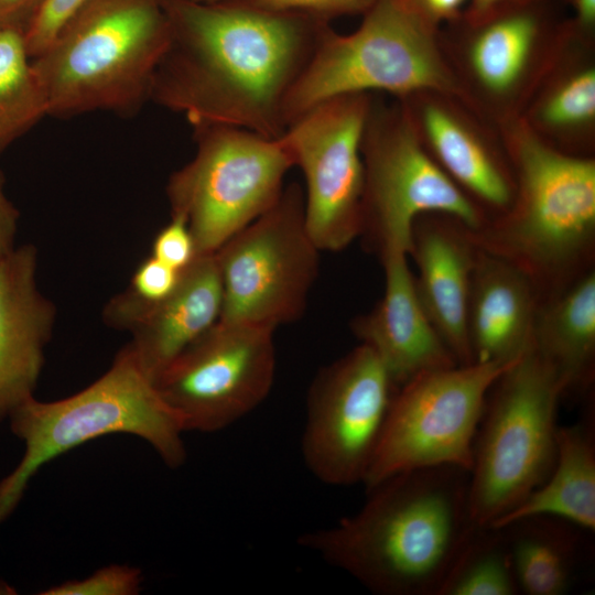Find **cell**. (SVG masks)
I'll return each mask as SVG.
<instances>
[{"label": "cell", "instance_id": "18", "mask_svg": "<svg viewBox=\"0 0 595 595\" xmlns=\"http://www.w3.org/2000/svg\"><path fill=\"white\" fill-rule=\"evenodd\" d=\"M223 285L214 253L198 255L163 300L138 307L111 327L129 331V346L154 380L186 347L220 318Z\"/></svg>", "mask_w": 595, "mask_h": 595}, {"label": "cell", "instance_id": "27", "mask_svg": "<svg viewBox=\"0 0 595 595\" xmlns=\"http://www.w3.org/2000/svg\"><path fill=\"white\" fill-rule=\"evenodd\" d=\"M595 113V73L582 71L553 93L541 110L542 120L552 127H571L589 121Z\"/></svg>", "mask_w": 595, "mask_h": 595}, {"label": "cell", "instance_id": "6", "mask_svg": "<svg viewBox=\"0 0 595 595\" xmlns=\"http://www.w3.org/2000/svg\"><path fill=\"white\" fill-rule=\"evenodd\" d=\"M563 397L558 375L531 344L491 386L469 470V511L477 527L495 524L552 472Z\"/></svg>", "mask_w": 595, "mask_h": 595}, {"label": "cell", "instance_id": "14", "mask_svg": "<svg viewBox=\"0 0 595 595\" xmlns=\"http://www.w3.org/2000/svg\"><path fill=\"white\" fill-rule=\"evenodd\" d=\"M371 102L367 94L323 100L281 134L304 176V213L317 248L340 251L361 232V140Z\"/></svg>", "mask_w": 595, "mask_h": 595}, {"label": "cell", "instance_id": "9", "mask_svg": "<svg viewBox=\"0 0 595 595\" xmlns=\"http://www.w3.org/2000/svg\"><path fill=\"white\" fill-rule=\"evenodd\" d=\"M320 251L306 228L303 187L284 185L270 209L214 252L223 285L219 320L272 329L299 320Z\"/></svg>", "mask_w": 595, "mask_h": 595}, {"label": "cell", "instance_id": "19", "mask_svg": "<svg viewBox=\"0 0 595 595\" xmlns=\"http://www.w3.org/2000/svg\"><path fill=\"white\" fill-rule=\"evenodd\" d=\"M539 292L513 263L477 249L468 305L474 363L510 364L531 344Z\"/></svg>", "mask_w": 595, "mask_h": 595}, {"label": "cell", "instance_id": "24", "mask_svg": "<svg viewBox=\"0 0 595 595\" xmlns=\"http://www.w3.org/2000/svg\"><path fill=\"white\" fill-rule=\"evenodd\" d=\"M425 133L443 170L456 183L490 206L506 210L515 198L500 165L456 118L428 106L422 118Z\"/></svg>", "mask_w": 595, "mask_h": 595}, {"label": "cell", "instance_id": "32", "mask_svg": "<svg viewBox=\"0 0 595 595\" xmlns=\"http://www.w3.org/2000/svg\"><path fill=\"white\" fill-rule=\"evenodd\" d=\"M4 175L0 170V259L15 249L19 210L4 192Z\"/></svg>", "mask_w": 595, "mask_h": 595}, {"label": "cell", "instance_id": "17", "mask_svg": "<svg viewBox=\"0 0 595 595\" xmlns=\"http://www.w3.org/2000/svg\"><path fill=\"white\" fill-rule=\"evenodd\" d=\"M408 258L394 253L380 259L383 295L351 322L353 333L377 355L397 388L421 372L458 365L420 304Z\"/></svg>", "mask_w": 595, "mask_h": 595}, {"label": "cell", "instance_id": "12", "mask_svg": "<svg viewBox=\"0 0 595 595\" xmlns=\"http://www.w3.org/2000/svg\"><path fill=\"white\" fill-rule=\"evenodd\" d=\"M274 329L218 321L153 380L184 432L224 430L269 394L275 372Z\"/></svg>", "mask_w": 595, "mask_h": 595}, {"label": "cell", "instance_id": "33", "mask_svg": "<svg viewBox=\"0 0 595 595\" xmlns=\"http://www.w3.org/2000/svg\"><path fill=\"white\" fill-rule=\"evenodd\" d=\"M43 0H0V28L15 26L24 32Z\"/></svg>", "mask_w": 595, "mask_h": 595}, {"label": "cell", "instance_id": "4", "mask_svg": "<svg viewBox=\"0 0 595 595\" xmlns=\"http://www.w3.org/2000/svg\"><path fill=\"white\" fill-rule=\"evenodd\" d=\"M518 198L466 234L480 251L526 272L539 298L594 266L595 164L523 133L516 142Z\"/></svg>", "mask_w": 595, "mask_h": 595}, {"label": "cell", "instance_id": "13", "mask_svg": "<svg viewBox=\"0 0 595 595\" xmlns=\"http://www.w3.org/2000/svg\"><path fill=\"white\" fill-rule=\"evenodd\" d=\"M397 389L364 344L320 370L309 389L302 436L303 459L317 479L364 484Z\"/></svg>", "mask_w": 595, "mask_h": 595}, {"label": "cell", "instance_id": "31", "mask_svg": "<svg viewBox=\"0 0 595 595\" xmlns=\"http://www.w3.org/2000/svg\"><path fill=\"white\" fill-rule=\"evenodd\" d=\"M151 256L178 271L194 261L198 256L195 241L183 218L171 216L170 223L155 236Z\"/></svg>", "mask_w": 595, "mask_h": 595}, {"label": "cell", "instance_id": "37", "mask_svg": "<svg viewBox=\"0 0 595 595\" xmlns=\"http://www.w3.org/2000/svg\"><path fill=\"white\" fill-rule=\"evenodd\" d=\"M17 594V591L9 583L0 580V595H12Z\"/></svg>", "mask_w": 595, "mask_h": 595}, {"label": "cell", "instance_id": "22", "mask_svg": "<svg viewBox=\"0 0 595 595\" xmlns=\"http://www.w3.org/2000/svg\"><path fill=\"white\" fill-rule=\"evenodd\" d=\"M539 515L565 519L587 531H595L593 407L576 423L558 428L556 458L545 482L490 527H501L523 517Z\"/></svg>", "mask_w": 595, "mask_h": 595}, {"label": "cell", "instance_id": "10", "mask_svg": "<svg viewBox=\"0 0 595 595\" xmlns=\"http://www.w3.org/2000/svg\"><path fill=\"white\" fill-rule=\"evenodd\" d=\"M361 232L379 258L409 256L415 220L437 213L474 230L485 219L466 194L422 149L409 122L370 106L361 140Z\"/></svg>", "mask_w": 595, "mask_h": 595}, {"label": "cell", "instance_id": "23", "mask_svg": "<svg viewBox=\"0 0 595 595\" xmlns=\"http://www.w3.org/2000/svg\"><path fill=\"white\" fill-rule=\"evenodd\" d=\"M544 1L500 11L479 22H468L477 28L470 45V64L488 89L506 91L520 77L545 22Z\"/></svg>", "mask_w": 595, "mask_h": 595}, {"label": "cell", "instance_id": "34", "mask_svg": "<svg viewBox=\"0 0 595 595\" xmlns=\"http://www.w3.org/2000/svg\"><path fill=\"white\" fill-rule=\"evenodd\" d=\"M420 15L432 24L455 19L467 0H405Z\"/></svg>", "mask_w": 595, "mask_h": 595}, {"label": "cell", "instance_id": "5", "mask_svg": "<svg viewBox=\"0 0 595 595\" xmlns=\"http://www.w3.org/2000/svg\"><path fill=\"white\" fill-rule=\"evenodd\" d=\"M8 421L12 434L24 443V454L0 480V527L45 464L100 436H138L170 468L181 467L186 459L181 420L163 401L129 344L108 370L83 390L48 402L32 397Z\"/></svg>", "mask_w": 595, "mask_h": 595}, {"label": "cell", "instance_id": "1", "mask_svg": "<svg viewBox=\"0 0 595 595\" xmlns=\"http://www.w3.org/2000/svg\"><path fill=\"white\" fill-rule=\"evenodd\" d=\"M162 3L171 39L150 100L192 127L283 134L290 93L331 22L229 1Z\"/></svg>", "mask_w": 595, "mask_h": 595}, {"label": "cell", "instance_id": "16", "mask_svg": "<svg viewBox=\"0 0 595 595\" xmlns=\"http://www.w3.org/2000/svg\"><path fill=\"white\" fill-rule=\"evenodd\" d=\"M477 249L455 219H423L412 229L409 257L413 282L432 326L459 366L474 363L468 337V305Z\"/></svg>", "mask_w": 595, "mask_h": 595}, {"label": "cell", "instance_id": "26", "mask_svg": "<svg viewBox=\"0 0 595 595\" xmlns=\"http://www.w3.org/2000/svg\"><path fill=\"white\" fill-rule=\"evenodd\" d=\"M519 594L506 536L477 527L447 574L439 595Z\"/></svg>", "mask_w": 595, "mask_h": 595}, {"label": "cell", "instance_id": "20", "mask_svg": "<svg viewBox=\"0 0 595 595\" xmlns=\"http://www.w3.org/2000/svg\"><path fill=\"white\" fill-rule=\"evenodd\" d=\"M531 345L565 394H585L595 379V268L539 298Z\"/></svg>", "mask_w": 595, "mask_h": 595}, {"label": "cell", "instance_id": "35", "mask_svg": "<svg viewBox=\"0 0 595 595\" xmlns=\"http://www.w3.org/2000/svg\"><path fill=\"white\" fill-rule=\"evenodd\" d=\"M466 19L470 23L479 22L495 13L524 6L538 0H469Z\"/></svg>", "mask_w": 595, "mask_h": 595}, {"label": "cell", "instance_id": "8", "mask_svg": "<svg viewBox=\"0 0 595 595\" xmlns=\"http://www.w3.org/2000/svg\"><path fill=\"white\" fill-rule=\"evenodd\" d=\"M193 130L195 154L171 174L166 196L197 255L214 253L278 202L294 162L281 136L216 125Z\"/></svg>", "mask_w": 595, "mask_h": 595}, {"label": "cell", "instance_id": "29", "mask_svg": "<svg viewBox=\"0 0 595 595\" xmlns=\"http://www.w3.org/2000/svg\"><path fill=\"white\" fill-rule=\"evenodd\" d=\"M229 1L273 10L309 15L329 21L343 15L365 13L376 0H203Z\"/></svg>", "mask_w": 595, "mask_h": 595}, {"label": "cell", "instance_id": "28", "mask_svg": "<svg viewBox=\"0 0 595 595\" xmlns=\"http://www.w3.org/2000/svg\"><path fill=\"white\" fill-rule=\"evenodd\" d=\"M142 585V574L137 567L112 564L99 569L83 580L65 581L54 585L43 595H136Z\"/></svg>", "mask_w": 595, "mask_h": 595}, {"label": "cell", "instance_id": "7", "mask_svg": "<svg viewBox=\"0 0 595 595\" xmlns=\"http://www.w3.org/2000/svg\"><path fill=\"white\" fill-rule=\"evenodd\" d=\"M434 26L405 0H376L350 34H339L329 25L290 93L286 127L306 109L336 96L450 90Z\"/></svg>", "mask_w": 595, "mask_h": 595}, {"label": "cell", "instance_id": "21", "mask_svg": "<svg viewBox=\"0 0 595 595\" xmlns=\"http://www.w3.org/2000/svg\"><path fill=\"white\" fill-rule=\"evenodd\" d=\"M501 528L519 594L566 595L583 580L593 545L582 527L552 516H529Z\"/></svg>", "mask_w": 595, "mask_h": 595}, {"label": "cell", "instance_id": "15", "mask_svg": "<svg viewBox=\"0 0 595 595\" xmlns=\"http://www.w3.org/2000/svg\"><path fill=\"white\" fill-rule=\"evenodd\" d=\"M37 252L23 245L0 259V424L34 391L55 321L37 289Z\"/></svg>", "mask_w": 595, "mask_h": 595}, {"label": "cell", "instance_id": "11", "mask_svg": "<svg viewBox=\"0 0 595 595\" xmlns=\"http://www.w3.org/2000/svg\"><path fill=\"white\" fill-rule=\"evenodd\" d=\"M513 363L429 370L400 386L364 480L366 489L411 469L454 465L470 470L488 391Z\"/></svg>", "mask_w": 595, "mask_h": 595}, {"label": "cell", "instance_id": "30", "mask_svg": "<svg viewBox=\"0 0 595 595\" xmlns=\"http://www.w3.org/2000/svg\"><path fill=\"white\" fill-rule=\"evenodd\" d=\"M87 0H43L24 36L31 57L41 53Z\"/></svg>", "mask_w": 595, "mask_h": 595}, {"label": "cell", "instance_id": "36", "mask_svg": "<svg viewBox=\"0 0 595 595\" xmlns=\"http://www.w3.org/2000/svg\"><path fill=\"white\" fill-rule=\"evenodd\" d=\"M576 11V23L588 29L595 22V0H573Z\"/></svg>", "mask_w": 595, "mask_h": 595}, {"label": "cell", "instance_id": "3", "mask_svg": "<svg viewBox=\"0 0 595 595\" xmlns=\"http://www.w3.org/2000/svg\"><path fill=\"white\" fill-rule=\"evenodd\" d=\"M170 39L162 0H87L32 57L48 116L137 113Z\"/></svg>", "mask_w": 595, "mask_h": 595}, {"label": "cell", "instance_id": "2", "mask_svg": "<svg viewBox=\"0 0 595 595\" xmlns=\"http://www.w3.org/2000/svg\"><path fill=\"white\" fill-rule=\"evenodd\" d=\"M354 515L299 543L380 595H439L477 528L469 470L440 465L394 474L367 489Z\"/></svg>", "mask_w": 595, "mask_h": 595}, {"label": "cell", "instance_id": "25", "mask_svg": "<svg viewBox=\"0 0 595 595\" xmlns=\"http://www.w3.org/2000/svg\"><path fill=\"white\" fill-rule=\"evenodd\" d=\"M48 116L24 30L0 28V152Z\"/></svg>", "mask_w": 595, "mask_h": 595}]
</instances>
